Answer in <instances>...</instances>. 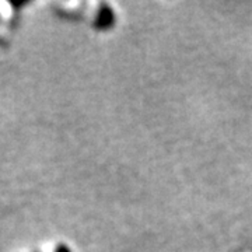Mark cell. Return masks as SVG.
I'll use <instances>...</instances> for the list:
<instances>
[{
	"mask_svg": "<svg viewBox=\"0 0 252 252\" xmlns=\"http://www.w3.org/2000/svg\"><path fill=\"white\" fill-rule=\"evenodd\" d=\"M115 24V13L108 4H102L94 20V28L98 31H107Z\"/></svg>",
	"mask_w": 252,
	"mask_h": 252,
	"instance_id": "cell-1",
	"label": "cell"
},
{
	"mask_svg": "<svg viewBox=\"0 0 252 252\" xmlns=\"http://www.w3.org/2000/svg\"><path fill=\"white\" fill-rule=\"evenodd\" d=\"M55 252H72V251H70V248H69L67 245H64V244H61V245H58V247H56Z\"/></svg>",
	"mask_w": 252,
	"mask_h": 252,
	"instance_id": "cell-2",
	"label": "cell"
}]
</instances>
